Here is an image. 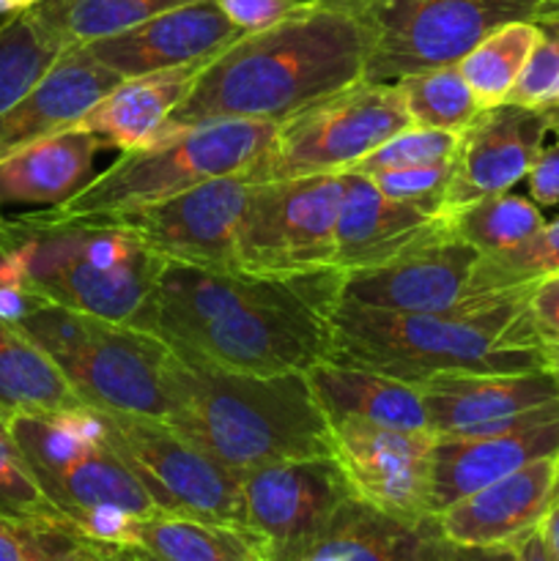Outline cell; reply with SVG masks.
<instances>
[{
    "label": "cell",
    "instance_id": "1",
    "mask_svg": "<svg viewBox=\"0 0 559 561\" xmlns=\"http://www.w3.org/2000/svg\"><path fill=\"white\" fill-rule=\"evenodd\" d=\"M345 272L258 274L164 261L132 327L175 359L250 376L307 373L332 351V312Z\"/></svg>",
    "mask_w": 559,
    "mask_h": 561
},
{
    "label": "cell",
    "instance_id": "2",
    "mask_svg": "<svg viewBox=\"0 0 559 561\" xmlns=\"http://www.w3.org/2000/svg\"><path fill=\"white\" fill-rule=\"evenodd\" d=\"M365 80V31L356 14L301 5L263 31L244 33L208 60L162 129L217 118L280 124Z\"/></svg>",
    "mask_w": 559,
    "mask_h": 561
},
{
    "label": "cell",
    "instance_id": "3",
    "mask_svg": "<svg viewBox=\"0 0 559 561\" xmlns=\"http://www.w3.org/2000/svg\"><path fill=\"white\" fill-rule=\"evenodd\" d=\"M329 359L414 387L444 373L546 370L529 288L482 296L449 312H392L340 299Z\"/></svg>",
    "mask_w": 559,
    "mask_h": 561
},
{
    "label": "cell",
    "instance_id": "4",
    "mask_svg": "<svg viewBox=\"0 0 559 561\" xmlns=\"http://www.w3.org/2000/svg\"><path fill=\"white\" fill-rule=\"evenodd\" d=\"M164 422L239 477L285 460L332 458L329 420L307 373L250 376L173 354Z\"/></svg>",
    "mask_w": 559,
    "mask_h": 561
},
{
    "label": "cell",
    "instance_id": "5",
    "mask_svg": "<svg viewBox=\"0 0 559 561\" xmlns=\"http://www.w3.org/2000/svg\"><path fill=\"white\" fill-rule=\"evenodd\" d=\"M277 124L217 118L162 129L151 142L121 153L107 170L53 211L69 219H107L192 190L208 179L250 168L269 148Z\"/></svg>",
    "mask_w": 559,
    "mask_h": 561
},
{
    "label": "cell",
    "instance_id": "6",
    "mask_svg": "<svg viewBox=\"0 0 559 561\" xmlns=\"http://www.w3.org/2000/svg\"><path fill=\"white\" fill-rule=\"evenodd\" d=\"M16 329L58 365L82 403L164 422L173 351L159 337L55 301L33 307Z\"/></svg>",
    "mask_w": 559,
    "mask_h": 561
},
{
    "label": "cell",
    "instance_id": "7",
    "mask_svg": "<svg viewBox=\"0 0 559 561\" xmlns=\"http://www.w3.org/2000/svg\"><path fill=\"white\" fill-rule=\"evenodd\" d=\"M540 0H370L365 31V82H398L458 66L488 33L537 20Z\"/></svg>",
    "mask_w": 559,
    "mask_h": 561
},
{
    "label": "cell",
    "instance_id": "8",
    "mask_svg": "<svg viewBox=\"0 0 559 561\" xmlns=\"http://www.w3.org/2000/svg\"><path fill=\"white\" fill-rule=\"evenodd\" d=\"M411 126L398 85L356 82L280 121L266 151L241 179L247 184L345 173L381 142Z\"/></svg>",
    "mask_w": 559,
    "mask_h": 561
},
{
    "label": "cell",
    "instance_id": "9",
    "mask_svg": "<svg viewBox=\"0 0 559 561\" xmlns=\"http://www.w3.org/2000/svg\"><path fill=\"white\" fill-rule=\"evenodd\" d=\"M99 414L107 447L129 466L159 513L247 529L239 474L201 453L168 422L121 411Z\"/></svg>",
    "mask_w": 559,
    "mask_h": 561
},
{
    "label": "cell",
    "instance_id": "10",
    "mask_svg": "<svg viewBox=\"0 0 559 561\" xmlns=\"http://www.w3.org/2000/svg\"><path fill=\"white\" fill-rule=\"evenodd\" d=\"M343 173L252 184L239 230V268L301 274L334 266Z\"/></svg>",
    "mask_w": 559,
    "mask_h": 561
},
{
    "label": "cell",
    "instance_id": "11",
    "mask_svg": "<svg viewBox=\"0 0 559 561\" xmlns=\"http://www.w3.org/2000/svg\"><path fill=\"white\" fill-rule=\"evenodd\" d=\"M250 190L241 173L219 175L107 222L124 225L162 261L239 268V230Z\"/></svg>",
    "mask_w": 559,
    "mask_h": 561
},
{
    "label": "cell",
    "instance_id": "12",
    "mask_svg": "<svg viewBox=\"0 0 559 561\" xmlns=\"http://www.w3.org/2000/svg\"><path fill=\"white\" fill-rule=\"evenodd\" d=\"M241 496L247 529L269 561H294L327 531L351 488L334 458H301L244 474Z\"/></svg>",
    "mask_w": 559,
    "mask_h": 561
},
{
    "label": "cell",
    "instance_id": "13",
    "mask_svg": "<svg viewBox=\"0 0 559 561\" xmlns=\"http://www.w3.org/2000/svg\"><path fill=\"white\" fill-rule=\"evenodd\" d=\"M332 458L351 496L367 507L403 520L433 518L431 431H395L362 420L329 422Z\"/></svg>",
    "mask_w": 559,
    "mask_h": 561
},
{
    "label": "cell",
    "instance_id": "14",
    "mask_svg": "<svg viewBox=\"0 0 559 561\" xmlns=\"http://www.w3.org/2000/svg\"><path fill=\"white\" fill-rule=\"evenodd\" d=\"M433 436H493L559 420V378L532 373H444L420 387Z\"/></svg>",
    "mask_w": 559,
    "mask_h": 561
},
{
    "label": "cell",
    "instance_id": "15",
    "mask_svg": "<svg viewBox=\"0 0 559 561\" xmlns=\"http://www.w3.org/2000/svg\"><path fill=\"white\" fill-rule=\"evenodd\" d=\"M477 261L480 252L447 230L376 266L345 272L340 299L392 312L460 310L482 299L475 288Z\"/></svg>",
    "mask_w": 559,
    "mask_h": 561
},
{
    "label": "cell",
    "instance_id": "16",
    "mask_svg": "<svg viewBox=\"0 0 559 561\" xmlns=\"http://www.w3.org/2000/svg\"><path fill=\"white\" fill-rule=\"evenodd\" d=\"M551 131V121L543 110L510 102L480 110L458 135L444 192L447 217L469 203L513 190L529 175Z\"/></svg>",
    "mask_w": 559,
    "mask_h": 561
},
{
    "label": "cell",
    "instance_id": "17",
    "mask_svg": "<svg viewBox=\"0 0 559 561\" xmlns=\"http://www.w3.org/2000/svg\"><path fill=\"white\" fill-rule=\"evenodd\" d=\"M244 33L214 0H195L162 11L118 36L85 44V49L121 80H129L151 71L208 64Z\"/></svg>",
    "mask_w": 559,
    "mask_h": 561
},
{
    "label": "cell",
    "instance_id": "18",
    "mask_svg": "<svg viewBox=\"0 0 559 561\" xmlns=\"http://www.w3.org/2000/svg\"><path fill=\"white\" fill-rule=\"evenodd\" d=\"M447 230L449 217L442 206L392 201L370 175L343 173V201L334 228V266L343 272L376 266Z\"/></svg>",
    "mask_w": 559,
    "mask_h": 561
},
{
    "label": "cell",
    "instance_id": "19",
    "mask_svg": "<svg viewBox=\"0 0 559 561\" xmlns=\"http://www.w3.org/2000/svg\"><path fill=\"white\" fill-rule=\"evenodd\" d=\"M557 455L532 460L524 469L442 510L436 526L444 540L458 548L513 546L537 529L554 496Z\"/></svg>",
    "mask_w": 559,
    "mask_h": 561
},
{
    "label": "cell",
    "instance_id": "20",
    "mask_svg": "<svg viewBox=\"0 0 559 561\" xmlns=\"http://www.w3.org/2000/svg\"><path fill=\"white\" fill-rule=\"evenodd\" d=\"M118 82L121 77L99 64L85 47L64 49L31 93L0 115V159L27 142L80 126L93 104Z\"/></svg>",
    "mask_w": 559,
    "mask_h": 561
},
{
    "label": "cell",
    "instance_id": "21",
    "mask_svg": "<svg viewBox=\"0 0 559 561\" xmlns=\"http://www.w3.org/2000/svg\"><path fill=\"white\" fill-rule=\"evenodd\" d=\"M559 453V420L493 436H438L431 460L433 515L524 469L532 460Z\"/></svg>",
    "mask_w": 559,
    "mask_h": 561
},
{
    "label": "cell",
    "instance_id": "22",
    "mask_svg": "<svg viewBox=\"0 0 559 561\" xmlns=\"http://www.w3.org/2000/svg\"><path fill=\"white\" fill-rule=\"evenodd\" d=\"M455 546L442 537L436 515L392 518L351 496L332 524L294 561H453Z\"/></svg>",
    "mask_w": 559,
    "mask_h": 561
},
{
    "label": "cell",
    "instance_id": "23",
    "mask_svg": "<svg viewBox=\"0 0 559 561\" xmlns=\"http://www.w3.org/2000/svg\"><path fill=\"white\" fill-rule=\"evenodd\" d=\"M102 142L82 126L55 131L0 159V211L5 206L55 208L96 179Z\"/></svg>",
    "mask_w": 559,
    "mask_h": 561
},
{
    "label": "cell",
    "instance_id": "24",
    "mask_svg": "<svg viewBox=\"0 0 559 561\" xmlns=\"http://www.w3.org/2000/svg\"><path fill=\"white\" fill-rule=\"evenodd\" d=\"M307 383L329 422L362 420L395 431H427L422 392L414 383L332 359L312 365Z\"/></svg>",
    "mask_w": 559,
    "mask_h": 561
},
{
    "label": "cell",
    "instance_id": "25",
    "mask_svg": "<svg viewBox=\"0 0 559 561\" xmlns=\"http://www.w3.org/2000/svg\"><path fill=\"white\" fill-rule=\"evenodd\" d=\"M203 66L206 64H190L121 80L107 96L93 104L80 126L91 131L104 148L132 151L146 146L162 131L164 121L190 93Z\"/></svg>",
    "mask_w": 559,
    "mask_h": 561
},
{
    "label": "cell",
    "instance_id": "26",
    "mask_svg": "<svg viewBox=\"0 0 559 561\" xmlns=\"http://www.w3.org/2000/svg\"><path fill=\"white\" fill-rule=\"evenodd\" d=\"M49 502L75 524V518L85 510L113 504L124 507L140 518H151L159 513L153 499L140 485L129 466L107 447H85L80 455L64 463L60 469L49 471L38 480Z\"/></svg>",
    "mask_w": 559,
    "mask_h": 561
},
{
    "label": "cell",
    "instance_id": "27",
    "mask_svg": "<svg viewBox=\"0 0 559 561\" xmlns=\"http://www.w3.org/2000/svg\"><path fill=\"white\" fill-rule=\"evenodd\" d=\"M53 359L14 323L0 321V414H58L80 409Z\"/></svg>",
    "mask_w": 559,
    "mask_h": 561
},
{
    "label": "cell",
    "instance_id": "28",
    "mask_svg": "<svg viewBox=\"0 0 559 561\" xmlns=\"http://www.w3.org/2000/svg\"><path fill=\"white\" fill-rule=\"evenodd\" d=\"M140 548L153 561H269L252 531L170 513L142 518Z\"/></svg>",
    "mask_w": 559,
    "mask_h": 561
},
{
    "label": "cell",
    "instance_id": "29",
    "mask_svg": "<svg viewBox=\"0 0 559 561\" xmlns=\"http://www.w3.org/2000/svg\"><path fill=\"white\" fill-rule=\"evenodd\" d=\"M195 0H38L33 20L64 49L118 36L140 22Z\"/></svg>",
    "mask_w": 559,
    "mask_h": 561
},
{
    "label": "cell",
    "instance_id": "30",
    "mask_svg": "<svg viewBox=\"0 0 559 561\" xmlns=\"http://www.w3.org/2000/svg\"><path fill=\"white\" fill-rule=\"evenodd\" d=\"M0 561H153L142 548L104 546L66 518L0 515Z\"/></svg>",
    "mask_w": 559,
    "mask_h": 561
},
{
    "label": "cell",
    "instance_id": "31",
    "mask_svg": "<svg viewBox=\"0 0 559 561\" xmlns=\"http://www.w3.org/2000/svg\"><path fill=\"white\" fill-rule=\"evenodd\" d=\"M543 31L537 22L521 20L488 33L469 55L458 64L466 85L475 93L480 110L507 102L510 91L518 82L526 60L535 53Z\"/></svg>",
    "mask_w": 559,
    "mask_h": 561
},
{
    "label": "cell",
    "instance_id": "32",
    "mask_svg": "<svg viewBox=\"0 0 559 561\" xmlns=\"http://www.w3.org/2000/svg\"><path fill=\"white\" fill-rule=\"evenodd\" d=\"M546 225L540 206L532 197L499 192L449 214L453 236L475 247L480 255L513 250L529 241Z\"/></svg>",
    "mask_w": 559,
    "mask_h": 561
},
{
    "label": "cell",
    "instance_id": "33",
    "mask_svg": "<svg viewBox=\"0 0 559 561\" xmlns=\"http://www.w3.org/2000/svg\"><path fill=\"white\" fill-rule=\"evenodd\" d=\"M64 47L33 20L31 9L0 22V115L49 71Z\"/></svg>",
    "mask_w": 559,
    "mask_h": 561
},
{
    "label": "cell",
    "instance_id": "34",
    "mask_svg": "<svg viewBox=\"0 0 559 561\" xmlns=\"http://www.w3.org/2000/svg\"><path fill=\"white\" fill-rule=\"evenodd\" d=\"M395 85L403 99L411 126L460 135L480 113V104L466 85L458 66L403 77Z\"/></svg>",
    "mask_w": 559,
    "mask_h": 561
},
{
    "label": "cell",
    "instance_id": "35",
    "mask_svg": "<svg viewBox=\"0 0 559 561\" xmlns=\"http://www.w3.org/2000/svg\"><path fill=\"white\" fill-rule=\"evenodd\" d=\"M559 274V217L546 222L529 241L497 255H480L475 268V288L480 296L532 288Z\"/></svg>",
    "mask_w": 559,
    "mask_h": 561
},
{
    "label": "cell",
    "instance_id": "36",
    "mask_svg": "<svg viewBox=\"0 0 559 561\" xmlns=\"http://www.w3.org/2000/svg\"><path fill=\"white\" fill-rule=\"evenodd\" d=\"M458 146V135L455 131H438V129H422V126H406L395 137L362 157L354 164V173L362 175H378L392 173V170H409V168H425V164L449 162Z\"/></svg>",
    "mask_w": 559,
    "mask_h": 561
},
{
    "label": "cell",
    "instance_id": "37",
    "mask_svg": "<svg viewBox=\"0 0 559 561\" xmlns=\"http://www.w3.org/2000/svg\"><path fill=\"white\" fill-rule=\"evenodd\" d=\"M0 515L20 518H66L22 458L5 414H0ZM69 520V518H66Z\"/></svg>",
    "mask_w": 559,
    "mask_h": 561
},
{
    "label": "cell",
    "instance_id": "38",
    "mask_svg": "<svg viewBox=\"0 0 559 561\" xmlns=\"http://www.w3.org/2000/svg\"><path fill=\"white\" fill-rule=\"evenodd\" d=\"M543 31L535 53L526 60L507 102L532 110L559 107V25L537 22Z\"/></svg>",
    "mask_w": 559,
    "mask_h": 561
},
{
    "label": "cell",
    "instance_id": "39",
    "mask_svg": "<svg viewBox=\"0 0 559 561\" xmlns=\"http://www.w3.org/2000/svg\"><path fill=\"white\" fill-rule=\"evenodd\" d=\"M449 170L453 159L438 164H425V168L392 170V173L370 175L378 190L392 201H411V203H433L444 208V192L449 184ZM447 214V211H444Z\"/></svg>",
    "mask_w": 559,
    "mask_h": 561
},
{
    "label": "cell",
    "instance_id": "40",
    "mask_svg": "<svg viewBox=\"0 0 559 561\" xmlns=\"http://www.w3.org/2000/svg\"><path fill=\"white\" fill-rule=\"evenodd\" d=\"M75 526L91 540L104 542V546H132L140 548V515L129 513L124 507L102 504V507L85 510L75 518Z\"/></svg>",
    "mask_w": 559,
    "mask_h": 561
},
{
    "label": "cell",
    "instance_id": "41",
    "mask_svg": "<svg viewBox=\"0 0 559 561\" xmlns=\"http://www.w3.org/2000/svg\"><path fill=\"white\" fill-rule=\"evenodd\" d=\"M214 3L225 11L230 22H236L247 33L263 31V27L274 25L283 16L301 9V0H214Z\"/></svg>",
    "mask_w": 559,
    "mask_h": 561
},
{
    "label": "cell",
    "instance_id": "42",
    "mask_svg": "<svg viewBox=\"0 0 559 561\" xmlns=\"http://www.w3.org/2000/svg\"><path fill=\"white\" fill-rule=\"evenodd\" d=\"M529 316L543 345H559V274L532 285Z\"/></svg>",
    "mask_w": 559,
    "mask_h": 561
},
{
    "label": "cell",
    "instance_id": "43",
    "mask_svg": "<svg viewBox=\"0 0 559 561\" xmlns=\"http://www.w3.org/2000/svg\"><path fill=\"white\" fill-rule=\"evenodd\" d=\"M529 195L537 206H557L559 203V131H554V140L546 142L540 157L532 164Z\"/></svg>",
    "mask_w": 559,
    "mask_h": 561
},
{
    "label": "cell",
    "instance_id": "44",
    "mask_svg": "<svg viewBox=\"0 0 559 561\" xmlns=\"http://www.w3.org/2000/svg\"><path fill=\"white\" fill-rule=\"evenodd\" d=\"M42 301V296L31 294V290H22V288H3L0 285V321L3 323H20L22 318L27 316V312L33 310V307H38Z\"/></svg>",
    "mask_w": 559,
    "mask_h": 561
},
{
    "label": "cell",
    "instance_id": "45",
    "mask_svg": "<svg viewBox=\"0 0 559 561\" xmlns=\"http://www.w3.org/2000/svg\"><path fill=\"white\" fill-rule=\"evenodd\" d=\"M537 535H540L543 546H546L551 561H559V499H554V502L548 504L546 515H543L540 524H537Z\"/></svg>",
    "mask_w": 559,
    "mask_h": 561
},
{
    "label": "cell",
    "instance_id": "46",
    "mask_svg": "<svg viewBox=\"0 0 559 561\" xmlns=\"http://www.w3.org/2000/svg\"><path fill=\"white\" fill-rule=\"evenodd\" d=\"M453 561H515V542L513 546H491V548L455 546Z\"/></svg>",
    "mask_w": 559,
    "mask_h": 561
},
{
    "label": "cell",
    "instance_id": "47",
    "mask_svg": "<svg viewBox=\"0 0 559 561\" xmlns=\"http://www.w3.org/2000/svg\"><path fill=\"white\" fill-rule=\"evenodd\" d=\"M515 561H551L537 529H532L529 535H524L515 542Z\"/></svg>",
    "mask_w": 559,
    "mask_h": 561
},
{
    "label": "cell",
    "instance_id": "48",
    "mask_svg": "<svg viewBox=\"0 0 559 561\" xmlns=\"http://www.w3.org/2000/svg\"><path fill=\"white\" fill-rule=\"evenodd\" d=\"M370 0H301V5H323V9L349 11V14H360Z\"/></svg>",
    "mask_w": 559,
    "mask_h": 561
},
{
    "label": "cell",
    "instance_id": "49",
    "mask_svg": "<svg viewBox=\"0 0 559 561\" xmlns=\"http://www.w3.org/2000/svg\"><path fill=\"white\" fill-rule=\"evenodd\" d=\"M535 22H551V25H559V0H548V3L540 5Z\"/></svg>",
    "mask_w": 559,
    "mask_h": 561
},
{
    "label": "cell",
    "instance_id": "50",
    "mask_svg": "<svg viewBox=\"0 0 559 561\" xmlns=\"http://www.w3.org/2000/svg\"><path fill=\"white\" fill-rule=\"evenodd\" d=\"M38 0H0V14H16V11L33 9Z\"/></svg>",
    "mask_w": 559,
    "mask_h": 561
},
{
    "label": "cell",
    "instance_id": "51",
    "mask_svg": "<svg viewBox=\"0 0 559 561\" xmlns=\"http://www.w3.org/2000/svg\"><path fill=\"white\" fill-rule=\"evenodd\" d=\"M543 354H546V370L559 378V345H543Z\"/></svg>",
    "mask_w": 559,
    "mask_h": 561
},
{
    "label": "cell",
    "instance_id": "52",
    "mask_svg": "<svg viewBox=\"0 0 559 561\" xmlns=\"http://www.w3.org/2000/svg\"><path fill=\"white\" fill-rule=\"evenodd\" d=\"M543 113L548 115V121H551V129L559 131V107H551V110H543Z\"/></svg>",
    "mask_w": 559,
    "mask_h": 561
},
{
    "label": "cell",
    "instance_id": "53",
    "mask_svg": "<svg viewBox=\"0 0 559 561\" xmlns=\"http://www.w3.org/2000/svg\"><path fill=\"white\" fill-rule=\"evenodd\" d=\"M554 499H559V455H557V482H554V496H551V502Z\"/></svg>",
    "mask_w": 559,
    "mask_h": 561
},
{
    "label": "cell",
    "instance_id": "54",
    "mask_svg": "<svg viewBox=\"0 0 559 561\" xmlns=\"http://www.w3.org/2000/svg\"><path fill=\"white\" fill-rule=\"evenodd\" d=\"M0 222H3V214H0ZM0 255H3V244H0Z\"/></svg>",
    "mask_w": 559,
    "mask_h": 561
},
{
    "label": "cell",
    "instance_id": "55",
    "mask_svg": "<svg viewBox=\"0 0 559 561\" xmlns=\"http://www.w3.org/2000/svg\"><path fill=\"white\" fill-rule=\"evenodd\" d=\"M540 3H548V0H540Z\"/></svg>",
    "mask_w": 559,
    "mask_h": 561
}]
</instances>
